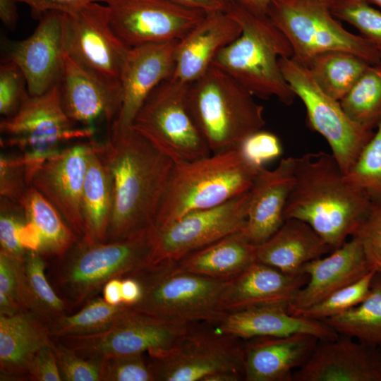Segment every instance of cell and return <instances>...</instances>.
I'll return each mask as SVG.
<instances>
[{
  "instance_id": "cell-13",
  "label": "cell",
  "mask_w": 381,
  "mask_h": 381,
  "mask_svg": "<svg viewBox=\"0 0 381 381\" xmlns=\"http://www.w3.org/2000/svg\"><path fill=\"white\" fill-rule=\"evenodd\" d=\"M193 325L171 349L148 353L155 381H202L210 375L227 371L244 375L241 339L216 328Z\"/></svg>"
},
{
  "instance_id": "cell-45",
  "label": "cell",
  "mask_w": 381,
  "mask_h": 381,
  "mask_svg": "<svg viewBox=\"0 0 381 381\" xmlns=\"http://www.w3.org/2000/svg\"><path fill=\"white\" fill-rule=\"evenodd\" d=\"M0 293L31 312V303L23 268V260L0 250Z\"/></svg>"
},
{
  "instance_id": "cell-32",
  "label": "cell",
  "mask_w": 381,
  "mask_h": 381,
  "mask_svg": "<svg viewBox=\"0 0 381 381\" xmlns=\"http://www.w3.org/2000/svg\"><path fill=\"white\" fill-rule=\"evenodd\" d=\"M26 219L36 227L41 238L38 252L45 259L63 255L78 238L57 210L35 188L29 187L22 203Z\"/></svg>"
},
{
  "instance_id": "cell-39",
  "label": "cell",
  "mask_w": 381,
  "mask_h": 381,
  "mask_svg": "<svg viewBox=\"0 0 381 381\" xmlns=\"http://www.w3.org/2000/svg\"><path fill=\"white\" fill-rule=\"evenodd\" d=\"M376 274L373 270L358 281L336 291L316 304L292 315L322 321L345 312L365 299Z\"/></svg>"
},
{
  "instance_id": "cell-47",
  "label": "cell",
  "mask_w": 381,
  "mask_h": 381,
  "mask_svg": "<svg viewBox=\"0 0 381 381\" xmlns=\"http://www.w3.org/2000/svg\"><path fill=\"white\" fill-rule=\"evenodd\" d=\"M29 187L30 186L26 179L25 167L22 153L12 155L1 154V198L22 205Z\"/></svg>"
},
{
  "instance_id": "cell-55",
  "label": "cell",
  "mask_w": 381,
  "mask_h": 381,
  "mask_svg": "<svg viewBox=\"0 0 381 381\" xmlns=\"http://www.w3.org/2000/svg\"><path fill=\"white\" fill-rule=\"evenodd\" d=\"M248 11L258 15L267 16V11L271 0H233Z\"/></svg>"
},
{
  "instance_id": "cell-6",
  "label": "cell",
  "mask_w": 381,
  "mask_h": 381,
  "mask_svg": "<svg viewBox=\"0 0 381 381\" xmlns=\"http://www.w3.org/2000/svg\"><path fill=\"white\" fill-rule=\"evenodd\" d=\"M193 118L212 153L238 147L265 125L263 107L228 73L212 66L188 84Z\"/></svg>"
},
{
  "instance_id": "cell-23",
  "label": "cell",
  "mask_w": 381,
  "mask_h": 381,
  "mask_svg": "<svg viewBox=\"0 0 381 381\" xmlns=\"http://www.w3.org/2000/svg\"><path fill=\"white\" fill-rule=\"evenodd\" d=\"M296 157L282 159L270 170L258 169L250 189L246 225L243 233L254 245L272 236L284 222V212L294 183Z\"/></svg>"
},
{
  "instance_id": "cell-16",
  "label": "cell",
  "mask_w": 381,
  "mask_h": 381,
  "mask_svg": "<svg viewBox=\"0 0 381 381\" xmlns=\"http://www.w3.org/2000/svg\"><path fill=\"white\" fill-rule=\"evenodd\" d=\"M111 28L128 47L179 40L206 13L171 0H106Z\"/></svg>"
},
{
  "instance_id": "cell-52",
  "label": "cell",
  "mask_w": 381,
  "mask_h": 381,
  "mask_svg": "<svg viewBox=\"0 0 381 381\" xmlns=\"http://www.w3.org/2000/svg\"><path fill=\"white\" fill-rule=\"evenodd\" d=\"M20 242L26 250L39 252L41 238L35 225L26 219L18 233Z\"/></svg>"
},
{
  "instance_id": "cell-35",
  "label": "cell",
  "mask_w": 381,
  "mask_h": 381,
  "mask_svg": "<svg viewBox=\"0 0 381 381\" xmlns=\"http://www.w3.org/2000/svg\"><path fill=\"white\" fill-rule=\"evenodd\" d=\"M128 306H113L95 296L75 313L61 315L47 325L51 337L83 336L102 332L110 327Z\"/></svg>"
},
{
  "instance_id": "cell-31",
  "label": "cell",
  "mask_w": 381,
  "mask_h": 381,
  "mask_svg": "<svg viewBox=\"0 0 381 381\" xmlns=\"http://www.w3.org/2000/svg\"><path fill=\"white\" fill-rule=\"evenodd\" d=\"M99 143L90 155L82 193L85 239L108 241L113 195L111 180L99 152Z\"/></svg>"
},
{
  "instance_id": "cell-43",
  "label": "cell",
  "mask_w": 381,
  "mask_h": 381,
  "mask_svg": "<svg viewBox=\"0 0 381 381\" xmlns=\"http://www.w3.org/2000/svg\"><path fill=\"white\" fill-rule=\"evenodd\" d=\"M101 381H155L143 354L110 357L102 361Z\"/></svg>"
},
{
  "instance_id": "cell-2",
  "label": "cell",
  "mask_w": 381,
  "mask_h": 381,
  "mask_svg": "<svg viewBox=\"0 0 381 381\" xmlns=\"http://www.w3.org/2000/svg\"><path fill=\"white\" fill-rule=\"evenodd\" d=\"M294 183L284 221L308 224L332 250L351 236L373 205L344 178L335 159L325 152L296 157Z\"/></svg>"
},
{
  "instance_id": "cell-4",
  "label": "cell",
  "mask_w": 381,
  "mask_h": 381,
  "mask_svg": "<svg viewBox=\"0 0 381 381\" xmlns=\"http://www.w3.org/2000/svg\"><path fill=\"white\" fill-rule=\"evenodd\" d=\"M258 169L238 147L195 160L175 159L152 227L164 226L190 212L219 205L248 191Z\"/></svg>"
},
{
  "instance_id": "cell-17",
  "label": "cell",
  "mask_w": 381,
  "mask_h": 381,
  "mask_svg": "<svg viewBox=\"0 0 381 381\" xmlns=\"http://www.w3.org/2000/svg\"><path fill=\"white\" fill-rule=\"evenodd\" d=\"M96 143L89 140L62 149L36 169L30 183L57 210L78 240L85 237L82 193L90 155Z\"/></svg>"
},
{
  "instance_id": "cell-5",
  "label": "cell",
  "mask_w": 381,
  "mask_h": 381,
  "mask_svg": "<svg viewBox=\"0 0 381 381\" xmlns=\"http://www.w3.org/2000/svg\"><path fill=\"white\" fill-rule=\"evenodd\" d=\"M241 25L240 35L223 48L212 66L224 71L254 97H274L286 105L296 95L285 80L279 64L292 57V47L267 16L253 14L234 1L226 11Z\"/></svg>"
},
{
  "instance_id": "cell-36",
  "label": "cell",
  "mask_w": 381,
  "mask_h": 381,
  "mask_svg": "<svg viewBox=\"0 0 381 381\" xmlns=\"http://www.w3.org/2000/svg\"><path fill=\"white\" fill-rule=\"evenodd\" d=\"M45 258L40 253L27 250L23 268L31 303V313L47 325L53 320L71 313L66 302L56 292L46 273Z\"/></svg>"
},
{
  "instance_id": "cell-49",
  "label": "cell",
  "mask_w": 381,
  "mask_h": 381,
  "mask_svg": "<svg viewBox=\"0 0 381 381\" xmlns=\"http://www.w3.org/2000/svg\"><path fill=\"white\" fill-rule=\"evenodd\" d=\"M238 148L245 159L256 167L277 159L283 151L279 138L262 129L246 138Z\"/></svg>"
},
{
  "instance_id": "cell-29",
  "label": "cell",
  "mask_w": 381,
  "mask_h": 381,
  "mask_svg": "<svg viewBox=\"0 0 381 381\" xmlns=\"http://www.w3.org/2000/svg\"><path fill=\"white\" fill-rule=\"evenodd\" d=\"M332 251L308 224L289 218L267 240L256 246V260L284 273L296 274L303 273L306 263Z\"/></svg>"
},
{
  "instance_id": "cell-41",
  "label": "cell",
  "mask_w": 381,
  "mask_h": 381,
  "mask_svg": "<svg viewBox=\"0 0 381 381\" xmlns=\"http://www.w3.org/2000/svg\"><path fill=\"white\" fill-rule=\"evenodd\" d=\"M52 339L62 380L101 381V361L81 356Z\"/></svg>"
},
{
  "instance_id": "cell-51",
  "label": "cell",
  "mask_w": 381,
  "mask_h": 381,
  "mask_svg": "<svg viewBox=\"0 0 381 381\" xmlns=\"http://www.w3.org/2000/svg\"><path fill=\"white\" fill-rule=\"evenodd\" d=\"M182 6L200 11L205 13L226 12L233 0H171Z\"/></svg>"
},
{
  "instance_id": "cell-11",
  "label": "cell",
  "mask_w": 381,
  "mask_h": 381,
  "mask_svg": "<svg viewBox=\"0 0 381 381\" xmlns=\"http://www.w3.org/2000/svg\"><path fill=\"white\" fill-rule=\"evenodd\" d=\"M192 325L167 320L128 306L110 327L102 332L52 337L81 356L102 361L110 357L167 351L177 344Z\"/></svg>"
},
{
  "instance_id": "cell-28",
  "label": "cell",
  "mask_w": 381,
  "mask_h": 381,
  "mask_svg": "<svg viewBox=\"0 0 381 381\" xmlns=\"http://www.w3.org/2000/svg\"><path fill=\"white\" fill-rule=\"evenodd\" d=\"M51 341L47 324L32 313L0 315L1 380H28L35 356Z\"/></svg>"
},
{
  "instance_id": "cell-56",
  "label": "cell",
  "mask_w": 381,
  "mask_h": 381,
  "mask_svg": "<svg viewBox=\"0 0 381 381\" xmlns=\"http://www.w3.org/2000/svg\"><path fill=\"white\" fill-rule=\"evenodd\" d=\"M244 380V375L236 372H220L205 377L202 381H238Z\"/></svg>"
},
{
  "instance_id": "cell-14",
  "label": "cell",
  "mask_w": 381,
  "mask_h": 381,
  "mask_svg": "<svg viewBox=\"0 0 381 381\" xmlns=\"http://www.w3.org/2000/svg\"><path fill=\"white\" fill-rule=\"evenodd\" d=\"M250 190L213 207L190 212L159 228L151 227L152 262L177 260L229 235L243 231Z\"/></svg>"
},
{
  "instance_id": "cell-19",
  "label": "cell",
  "mask_w": 381,
  "mask_h": 381,
  "mask_svg": "<svg viewBox=\"0 0 381 381\" xmlns=\"http://www.w3.org/2000/svg\"><path fill=\"white\" fill-rule=\"evenodd\" d=\"M58 85L63 108L74 123L93 127L104 120L111 126L119 115L122 103L121 85L104 80L66 52Z\"/></svg>"
},
{
  "instance_id": "cell-40",
  "label": "cell",
  "mask_w": 381,
  "mask_h": 381,
  "mask_svg": "<svg viewBox=\"0 0 381 381\" xmlns=\"http://www.w3.org/2000/svg\"><path fill=\"white\" fill-rule=\"evenodd\" d=\"M332 14L356 28L360 35L381 52V10L366 0H333Z\"/></svg>"
},
{
  "instance_id": "cell-12",
  "label": "cell",
  "mask_w": 381,
  "mask_h": 381,
  "mask_svg": "<svg viewBox=\"0 0 381 381\" xmlns=\"http://www.w3.org/2000/svg\"><path fill=\"white\" fill-rule=\"evenodd\" d=\"M0 131L1 147L44 157L58 153L66 141L89 139L95 133L93 127H77L68 118L58 83L42 95L28 93L13 115L1 120Z\"/></svg>"
},
{
  "instance_id": "cell-58",
  "label": "cell",
  "mask_w": 381,
  "mask_h": 381,
  "mask_svg": "<svg viewBox=\"0 0 381 381\" xmlns=\"http://www.w3.org/2000/svg\"><path fill=\"white\" fill-rule=\"evenodd\" d=\"M380 354H381V353H380Z\"/></svg>"
},
{
  "instance_id": "cell-54",
  "label": "cell",
  "mask_w": 381,
  "mask_h": 381,
  "mask_svg": "<svg viewBox=\"0 0 381 381\" xmlns=\"http://www.w3.org/2000/svg\"><path fill=\"white\" fill-rule=\"evenodd\" d=\"M103 298L109 304L119 306L122 303L121 279L114 278L107 282L102 289Z\"/></svg>"
},
{
  "instance_id": "cell-33",
  "label": "cell",
  "mask_w": 381,
  "mask_h": 381,
  "mask_svg": "<svg viewBox=\"0 0 381 381\" xmlns=\"http://www.w3.org/2000/svg\"><path fill=\"white\" fill-rule=\"evenodd\" d=\"M370 65L351 52L332 50L315 55L306 66L320 89L340 101Z\"/></svg>"
},
{
  "instance_id": "cell-50",
  "label": "cell",
  "mask_w": 381,
  "mask_h": 381,
  "mask_svg": "<svg viewBox=\"0 0 381 381\" xmlns=\"http://www.w3.org/2000/svg\"><path fill=\"white\" fill-rule=\"evenodd\" d=\"M28 380L32 381H61L52 341L44 345L35 356L29 368Z\"/></svg>"
},
{
  "instance_id": "cell-57",
  "label": "cell",
  "mask_w": 381,
  "mask_h": 381,
  "mask_svg": "<svg viewBox=\"0 0 381 381\" xmlns=\"http://www.w3.org/2000/svg\"><path fill=\"white\" fill-rule=\"evenodd\" d=\"M370 4L380 8L381 10V0H366Z\"/></svg>"
},
{
  "instance_id": "cell-27",
  "label": "cell",
  "mask_w": 381,
  "mask_h": 381,
  "mask_svg": "<svg viewBox=\"0 0 381 381\" xmlns=\"http://www.w3.org/2000/svg\"><path fill=\"white\" fill-rule=\"evenodd\" d=\"M308 280L306 273L289 274L256 261L228 281L222 308L229 312L264 305H289Z\"/></svg>"
},
{
  "instance_id": "cell-18",
  "label": "cell",
  "mask_w": 381,
  "mask_h": 381,
  "mask_svg": "<svg viewBox=\"0 0 381 381\" xmlns=\"http://www.w3.org/2000/svg\"><path fill=\"white\" fill-rule=\"evenodd\" d=\"M178 41L150 43L129 49L120 77L121 107L110 131L131 129L148 95L172 77Z\"/></svg>"
},
{
  "instance_id": "cell-38",
  "label": "cell",
  "mask_w": 381,
  "mask_h": 381,
  "mask_svg": "<svg viewBox=\"0 0 381 381\" xmlns=\"http://www.w3.org/2000/svg\"><path fill=\"white\" fill-rule=\"evenodd\" d=\"M344 175L373 206H381V121L354 164Z\"/></svg>"
},
{
  "instance_id": "cell-7",
  "label": "cell",
  "mask_w": 381,
  "mask_h": 381,
  "mask_svg": "<svg viewBox=\"0 0 381 381\" xmlns=\"http://www.w3.org/2000/svg\"><path fill=\"white\" fill-rule=\"evenodd\" d=\"M129 277L141 286V298L131 306L136 310L188 325H215L226 313L222 299L229 280L181 271L173 260L152 262Z\"/></svg>"
},
{
  "instance_id": "cell-20",
  "label": "cell",
  "mask_w": 381,
  "mask_h": 381,
  "mask_svg": "<svg viewBox=\"0 0 381 381\" xmlns=\"http://www.w3.org/2000/svg\"><path fill=\"white\" fill-rule=\"evenodd\" d=\"M64 52L63 13L49 12L39 19L30 36L9 43L7 60L20 68L29 94L35 96L58 83Z\"/></svg>"
},
{
  "instance_id": "cell-9",
  "label": "cell",
  "mask_w": 381,
  "mask_h": 381,
  "mask_svg": "<svg viewBox=\"0 0 381 381\" xmlns=\"http://www.w3.org/2000/svg\"><path fill=\"white\" fill-rule=\"evenodd\" d=\"M282 73L306 107L310 126L327 141L341 172L346 174L374 134L345 113L339 101L325 93L308 68L293 57L279 59Z\"/></svg>"
},
{
  "instance_id": "cell-48",
  "label": "cell",
  "mask_w": 381,
  "mask_h": 381,
  "mask_svg": "<svg viewBox=\"0 0 381 381\" xmlns=\"http://www.w3.org/2000/svg\"><path fill=\"white\" fill-rule=\"evenodd\" d=\"M351 237L358 240L371 269L381 276V206H373Z\"/></svg>"
},
{
  "instance_id": "cell-15",
  "label": "cell",
  "mask_w": 381,
  "mask_h": 381,
  "mask_svg": "<svg viewBox=\"0 0 381 381\" xmlns=\"http://www.w3.org/2000/svg\"><path fill=\"white\" fill-rule=\"evenodd\" d=\"M63 16L65 52L104 80L121 85L130 47L113 30L106 4L88 3Z\"/></svg>"
},
{
  "instance_id": "cell-34",
  "label": "cell",
  "mask_w": 381,
  "mask_h": 381,
  "mask_svg": "<svg viewBox=\"0 0 381 381\" xmlns=\"http://www.w3.org/2000/svg\"><path fill=\"white\" fill-rule=\"evenodd\" d=\"M339 334L381 347V276L376 274L365 299L339 315L323 320Z\"/></svg>"
},
{
  "instance_id": "cell-44",
  "label": "cell",
  "mask_w": 381,
  "mask_h": 381,
  "mask_svg": "<svg viewBox=\"0 0 381 381\" xmlns=\"http://www.w3.org/2000/svg\"><path fill=\"white\" fill-rule=\"evenodd\" d=\"M106 0H0V18L8 28L16 25L18 14L16 4H27L32 16L40 19L49 12L61 13H72L81 6L91 2H105Z\"/></svg>"
},
{
  "instance_id": "cell-10",
  "label": "cell",
  "mask_w": 381,
  "mask_h": 381,
  "mask_svg": "<svg viewBox=\"0 0 381 381\" xmlns=\"http://www.w3.org/2000/svg\"><path fill=\"white\" fill-rule=\"evenodd\" d=\"M188 87L171 78L160 83L144 101L132 124L174 160H195L212 152L190 113Z\"/></svg>"
},
{
  "instance_id": "cell-30",
  "label": "cell",
  "mask_w": 381,
  "mask_h": 381,
  "mask_svg": "<svg viewBox=\"0 0 381 381\" xmlns=\"http://www.w3.org/2000/svg\"><path fill=\"white\" fill-rule=\"evenodd\" d=\"M173 261L181 271L230 280L257 261L256 245L240 231Z\"/></svg>"
},
{
  "instance_id": "cell-24",
  "label": "cell",
  "mask_w": 381,
  "mask_h": 381,
  "mask_svg": "<svg viewBox=\"0 0 381 381\" xmlns=\"http://www.w3.org/2000/svg\"><path fill=\"white\" fill-rule=\"evenodd\" d=\"M241 32L239 23L226 12L206 13L178 41L171 79L190 84L211 66L217 54Z\"/></svg>"
},
{
  "instance_id": "cell-25",
  "label": "cell",
  "mask_w": 381,
  "mask_h": 381,
  "mask_svg": "<svg viewBox=\"0 0 381 381\" xmlns=\"http://www.w3.org/2000/svg\"><path fill=\"white\" fill-rule=\"evenodd\" d=\"M215 325L219 331L243 340L297 333L309 334L320 340H333L339 337L322 321L289 313L287 304L264 305L226 312Z\"/></svg>"
},
{
  "instance_id": "cell-21",
  "label": "cell",
  "mask_w": 381,
  "mask_h": 381,
  "mask_svg": "<svg viewBox=\"0 0 381 381\" xmlns=\"http://www.w3.org/2000/svg\"><path fill=\"white\" fill-rule=\"evenodd\" d=\"M293 381H381V354L375 347L344 336L319 340Z\"/></svg>"
},
{
  "instance_id": "cell-46",
  "label": "cell",
  "mask_w": 381,
  "mask_h": 381,
  "mask_svg": "<svg viewBox=\"0 0 381 381\" xmlns=\"http://www.w3.org/2000/svg\"><path fill=\"white\" fill-rule=\"evenodd\" d=\"M25 75L13 61L0 66V114L4 118L13 115L28 94Z\"/></svg>"
},
{
  "instance_id": "cell-3",
  "label": "cell",
  "mask_w": 381,
  "mask_h": 381,
  "mask_svg": "<svg viewBox=\"0 0 381 381\" xmlns=\"http://www.w3.org/2000/svg\"><path fill=\"white\" fill-rule=\"evenodd\" d=\"M153 253L151 228L117 241L80 239L52 259L50 283L71 311L97 296L111 279L129 277L151 264Z\"/></svg>"
},
{
  "instance_id": "cell-22",
  "label": "cell",
  "mask_w": 381,
  "mask_h": 381,
  "mask_svg": "<svg viewBox=\"0 0 381 381\" xmlns=\"http://www.w3.org/2000/svg\"><path fill=\"white\" fill-rule=\"evenodd\" d=\"M371 270L360 242L351 237L327 257L315 259L303 266L301 272L308 276V280L289 303L288 311L294 314L306 309Z\"/></svg>"
},
{
  "instance_id": "cell-42",
  "label": "cell",
  "mask_w": 381,
  "mask_h": 381,
  "mask_svg": "<svg viewBox=\"0 0 381 381\" xmlns=\"http://www.w3.org/2000/svg\"><path fill=\"white\" fill-rule=\"evenodd\" d=\"M23 207L1 198L0 202V250L23 260L26 250L21 245L18 233L25 223Z\"/></svg>"
},
{
  "instance_id": "cell-37",
  "label": "cell",
  "mask_w": 381,
  "mask_h": 381,
  "mask_svg": "<svg viewBox=\"0 0 381 381\" xmlns=\"http://www.w3.org/2000/svg\"><path fill=\"white\" fill-rule=\"evenodd\" d=\"M339 103L355 122L377 128L381 121V64L370 65Z\"/></svg>"
},
{
  "instance_id": "cell-26",
  "label": "cell",
  "mask_w": 381,
  "mask_h": 381,
  "mask_svg": "<svg viewBox=\"0 0 381 381\" xmlns=\"http://www.w3.org/2000/svg\"><path fill=\"white\" fill-rule=\"evenodd\" d=\"M319 340L305 333L245 340L244 380L293 381V370L308 361Z\"/></svg>"
},
{
  "instance_id": "cell-8",
  "label": "cell",
  "mask_w": 381,
  "mask_h": 381,
  "mask_svg": "<svg viewBox=\"0 0 381 381\" xmlns=\"http://www.w3.org/2000/svg\"><path fill=\"white\" fill-rule=\"evenodd\" d=\"M333 0H271L267 16L291 44L293 58L304 65L316 54L341 50L371 65L381 64V52L361 35L346 30L332 12Z\"/></svg>"
},
{
  "instance_id": "cell-1",
  "label": "cell",
  "mask_w": 381,
  "mask_h": 381,
  "mask_svg": "<svg viewBox=\"0 0 381 381\" xmlns=\"http://www.w3.org/2000/svg\"><path fill=\"white\" fill-rule=\"evenodd\" d=\"M99 155L111 180L113 204L108 241L149 230L174 163L162 147L134 128L111 131Z\"/></svg>"
},
{
  "instance_id": "cell-53",
  "label": "cell",
  "mask_w": 381,
  "mask_h": 381,
  "mask_svg": "<svg viewBox=\"0 0 381 381\" xmlns=\"http://www.w3.org/2000/svg\"><path fill=\"white\" fill-rule=\"evenodd\" d=\"M122 303L133 306L141 298L142 289L138 281L132 277L121 279Z\"/></svg>"
}]
</instances>
